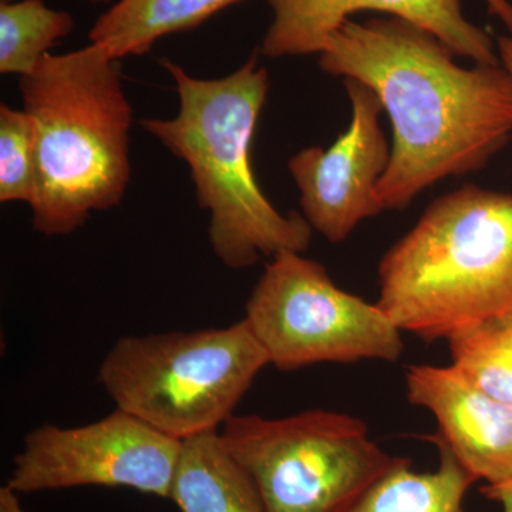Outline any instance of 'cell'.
<instances>
[{
	"mask_svg": "<svg viewBox=\"0 0 512 512\" xmlns=\"http://www.w3.org/2000/svg\"><path fill=\"white\" fill-rule=\"evenodd\" d=\"M454 56L429 30L394 16L349 19L319 55L323 72L372 89L392 123V156L376 188L383 211L481 170L508 143L512 84L504 67L466 69Z\"/></svg>",
	"mask_w": 512,
	"mask_h": 512,
	"instance_id": "1",
	"label": "cell"
},
{
	"mask_svg": "<svg viewBox=\"0 0 512 512\" xmlns=\"http://www.w3.org/2000/svg\"><path fill=\"white\" fill-rule=\"evenodd\" d=\"M161 64L173 76L180 111L174 119L143 120L141 127L190 167L198 205L210 212L214 254L232 269L282 251L303 254L311 225L298 212L276 210L252 170V138L269 92L258 55L222 79H197L168 59Z\"/></svg>",
	"mask_w": 512,
	"mask_h": 512,
	"instance_id": "2",
	"label": "cell"
},
{
	"mask_svg": "<svg viewBox=\"0 0 512 512\" xmlns=\"http://www.w3.org/2000/svg\"><path fill=\"white\" fill-rule=\"evenodd\" d=\"M19 89L36 130L33 227L46 237L72 234L93 212L120 205L130 184L133 109L119 60L94 43L49 53Z\"/></svg>",
	"mask_w": 512,
	"mask_h": 512,
	"instance_id": "3",
	"label": "cell"
},
{
	"mask_svg": "<svg viewBox=\"0 0 512 512\" xmlns=\"http://www.w3.org/2000/svg\"><path fill=\"white\" fill-rule=\"evenodd\" d=\"M376 303L424 342L512 312V194L464 185L431 202L383 255Z\"/></svg>",
	"mask_w": 512,
	"mask_h": 512,
	"instance_id": "4",
	"label": "cell"
},
{
	"mask_svg": "<svg viewBox=\"0 0 512 512\" xmlns=\"http://www.w3.org/2000/svg\"><path fill=\"white\" fill-rule=\"evenodd\" d=\"M269 365L245 320L120 339L99 370L116 409L185 441L215 433Z\"/></svg>",
	"mask_w": 512,
	"mask_h": 512,
	"instance_id": "5",
	"label": "cell"
},
{
	"mask_svg": "<svg viewBox=\"0 0 512 512\" xmlns=\"http://www.w3.org/2000/svg\"><path fill=\"white\" fill-rule=\"evenodd\" d=\"M218 433L265 512H349L399 460L370 439L365 421L333 410L232 416Z\"/></svg>",
	"mask_w": 512,
	"mask_h": 512,
	"instance_id": "6",
	"label": "cell"
},
{
	"mask_svg": "<svg viewBox=\"0 0 512 512\" xmlns=\"http://www.w3.org/2000/svg\"><path fill=\"white\" fill-rule=\"evenodd\" d=\"M244 320L276 369L397 362L403 355V332L389 315L340 289L325 266L301 252L271 258L245 305Z\"/></svg>",
	"mask_w": 512,
	"mask_h": 512,
	"instance_id": "7",
	"label": "cell"
},
{
	"mask_svg": "<svg viewBox=\"0 0 512 512\" xmlns=\"http://www.w3.org/2000/svg\"><path fill=\"white\" fill-rule=\"evenodd\" d=\"M181 448L120 409L72 429L43 424L26 436L8 484L25 494L100 485L170 498Z\"/></svg>",
	"mask_w": 512,
	"mask_h": 512,
	"instance_id": "8",
	"label": "cell"
},
{
	"mask_svg": "<svg viewBox=\"0 0 512 512\" xmlns=\"http://www.w3.org/2000/svg\"><path fill=\"white\" fill-rule=\"evenodd\" d=\"M343 83L352 104L348 130L328 148H303L288 164L301 194L303 217L333 244L383 211L376 188L392 156L380 127L379 97L357 80Z\"/></svg>",
	"mask_w": 512,
	"mask_h": 512,
	"instance_id": "9",
	"label": "cell"
},
{
	"mask_svg": "<svg viewBox=\"0 0 512 512\" xmlns=\"http://www.w3.org/2000/svg\"><path fill=\"white\" fill-rule=\"evenodd\" d=\"M274 20L262 53L278 59L320 55L330 37L357 12H382L409 20L439 37L457 56L474 63L498 64L493 40L468 22L461 0H268Z\"/></svg>",
	"mask_w": 512,
	"mask_h": 512,
	"instance_id": "10",
	"label": "cell"
},
{
	"mask_svg": "<svg viewBox=\"0 0 512 512\" xmlns=\"http://www.w3.org/2000/svg\"><path fill=\"white\" fill-rule=\"evenodd\" d=\"M406 396L433 414L436 436L487 485L512 480V406L467 382L453 366L412 365Z\"/></svg>",
	"mask_w": 512,
	"mask_h": 512,
	"instance_id": "11",
	"label": "cell"
},
{
	"mask_svg": "<svg viewBox=\"0 0 512 512\" xmlns=\"http://www.w3.org/2000/svg\"><path fill=\"white\" fill-rule=\"evenodd\" d=\"M170 500L181 512H265L254 483L229 456L218 431L183 441Z\"/></svg>",
	"mask_w": 512,
	"mask_h": 512,
	"instance_id": "12",
	"label": "cell"
},
{
	"mask_svg": "<svg viewBox=\"0 0 512 512\" xmlns=\"http://www.w3.org/2000/svg\"><path fill=\"white\" fill-rule=\"evenodd\" d=\"M427 439L439 451L436 470L417 473L412 460L399 457L349 512H467L464 500L477 477L436 434Z\"/></svg>",
	"mask_w": 512,
	"mask_h": 512,
	"instance_id": "13",
	"label": "cell"
},
{
	"mask_svg": "<svg viewBox=\"0 0 512 512\" xmlns=\"http://www.w3.org/2000/svg\"><path fill=\"white\" fill-rule=\"evenodd\" d=\"M244 0H120L100 16L89 40L114 60L143 56L161 37L198 28Z\"/></svg>",
	"mask_w": 512,
	"mask_h": 512,
	"instance_id": "14",
	"label": "cell"
},
{
	"mask_svg": "<svg viewBox=\"0 0 512 512\" xmlns=\"http://www.w3.org/2000/svg\"><path fill=\"white\" fill-rule=\"evenodd\" d=\"M446 342L450 366L481 392L512 406V312L458 330Z\"/></svg>",
	"mask_w": 512,
	"mask_h": 512,
	"instance_id": "15",
	"label": "cell"
},
{
	"mask_svg": "<svg viewBox=\"0 0 512 512\" xmlns=\"http://www.w3.org/2000/svg\"><path fill=\"white\" fill-rule=\"evenodd\" d=\"M74 26L69 12L50 9L45 0L0 3V72L19 77L35 72Z\"/></svg>",
	"mask_w": 512,
	"mask_h": 512,
	"instance_id": "16",
	"label": "cell"
},
{
	"mask_svg": "<svg viewBox=\"0 0 512 512\" xmlns=\"http://www.w3.org/2000/svg\"><path fill=\"white\" fill-rule=\"evenodd\" d=\"M35 195V123L25 110L0 104V201L30 207Z\"/></svg>",
	"mask_w": 512,
	"mask_h": 512,
	"instance_id": "17",
	"label": "cell"
},
{
	"mask_svg": "<svg viewBox=\"0 0 512 512\" xmlns=\"http://www.w3.org/2000/svg\"><path fill=\"white\" fill-rule=\"evenodd\" d=\"M481 493L488 500L500 504L503 512H512V480L505 483L487 485L481 488Z\"/></svg>",
	"mask_w": 512,
	"mask_h": 512,
	"instance_id": "18",
	"label": "cell"
},
{
	"mask_svg": "<svg viewBox=\"0 0 512 512\" xmlns=\"http://www.w3.org/2000/svg\"><path fill=\"white\" fill-rule=\"evenodd\" d=\"M488 12L503 22L512 35V3L510 0H484Z\"/></svg>",
	"mask_w": 512,
	"mask_h": 512,
	"instance_id": "19",
	"label": "cell"
},
{
	"mask_svg": "<svg viewBox=\"0 0 512 512\" xmlns=\"http://www.w3.org/2000/svg\"><path fill=\"white\" fill-rule=\"evenodd\" d=\"M19 491L6 483L0 488V512H25L19 500Z\"/></svg>",
	"mask_w": 512,
	"mask_h": 512,
	"instance_id": "20",
	"label": "cell"
},
{
	"mask_svg": "<svg viewBox=\"0 0 512 512\" xmlns=\"http://www.w3.org/2000/svg\"><path fill=\"white\" fill-rule=\"evenodd\" d=\"M498 59L512 84V36H500L497 40Z\"/></svg>",
	"mask_w": 512,
	"mask_h": 512,
	"instance_id": "21",
	"label": "cell"
},
{
	"mask_svg": "<svg viewBox=\"0 0 512 512\" xmlns=\"http://www.w3.org/2000/svg\"><path fill=\"white\" fill-rule=\"evenodd\" d=\"M80 2H89V3H107L109 0H80Z\"/></svg>",
	"mask_w": 512,
	"mask_h": 512,
	"instance_id": "22",
	"label": "cell"
},
{
	"mask_svg": "<svg viewBox=\"0 0 512 512\" xmlns=\"http://www.w3.org/2000/svg\"><path fill=\"white\" fill-rule=\"evenodd\" d=\"M9 2H15V0H0V3H9Z\"/></svg>",
	"mask_w": 512,
	"mask_h": 512,
	"instance_id": "23",
	"label": "cell"
}]
</instances>
